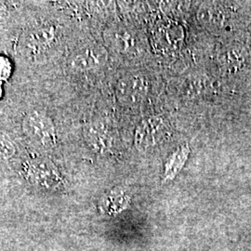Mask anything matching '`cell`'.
I'll use <instances>...</instances> for the list:
<instances>
[{
  "mask_svg": "<svg viewBox=\"0 0 251 251\" xmlns=\"http://www.w3.org/2000/svg\"><path fill=\"white\" fill-rule=\"evenodd\" d=\"M27 138L41 148H51L57 143V134L51 118L39 111L28 113L23 122Z\"/></svg>",
  "mask_w": 251,
  "mask_h": 251,
  "instance_id": "6da1fadb",
  "label": "cell"
},
{
  "mask_svg": "<svg viewBox=\"0 0 251 251\" xmlns=\"http://www.w3.org/2000/svg\"><path fill=\"white\" fill-rule=\"evenodd\" d=\"M107 51L99 44H88L75 50L68 60V66L77 72L97 69L107 62Z\"/></svg>",
  "mask_w": 251,
  "mask_h": 251,
  "instance_id": "7a4b0ae2",
  "label": "cell"
},
{
  "mask_svg": "<svg viewBox=\"0 0 251 251\" xmlns=\"http://www.w3.org/2000/svg\"><path fill=\"white\" fill-rule=\"evenodd\" d=\"M166 133V124L161 118H148L137 127L135 133V144L141 150L148 149L160 144Z\"/></svg>",
  "mask_w": 251,
  "mask_h": 251,
  "instance_id": "3957f363",
  "label": "cell"
},
{
  "mask_svg": "<svg viewBox=\"0 0 251 251\" xmlns=\"http://www.w3.org/2000/svg\"><path fill=\"white\" fill-rule=\"evenodd\" d=\"M148 91V84L143 76L133 75L120 81L117 86L119 99L127 104H136L144 99Z\"/></svg>",
  "mask_w": 251,
  "mask_h": 251,
  "instance_id": "277c9868",
  "label": "cell"
},
{
  "mask_svg": "<svg viewBox=\"0 0 251 251\" xmlns=\"http://www.w3.org/2000/svg\"><path fill=\"white\" fill-rule=\"evenodd\" d=\"M104 38L108 45L118 53H133L138 50L136 36L125 28L110 29L105 33Z\"/></svg>",
  "mask_w": 251,
  "mask_h": 251,
  "instance_id": "5b68a950",
  "label": "cell"
},
{
  "mask_svg": "<svg viewBox=\"0 0 251 251\" xmlns=\"http://www.w3.org/2000/svg\"><path fill=\"white\" fill-rule=\"evenodd\" d=\"M56 35L55 28L52 25H43L28 33L25 38L27 50L38 52L47 49L53 42Z\"/></svg>",
  "mask_w": 251,
  "mask_h": 251,
  "instance_id": "8992f818",
  "label": "cell"
},
{
  "mask_svg": "<svg viewBox=\"0 0 251 251\" xmlns=\"http://www.w3.org/2000/svg\"><path fill=\"white\" fill-rule=\"evenodd\" d=\"M86 139L97 150H104L110 145V136L104 126L96 123L89 126L86 130Z\"/></svg>",
  "mask_w": 251,
  "mask_h": 251,
  "instance_id": "52a82bcc",
  "label": "cell"
},
{
  "mask_svg": "<svg viewBox=\"0 0 251 251\" xmlns=\"http://www.w3.org/2000/svg\"><path fill=\"white\" fill-rule=\"evenodd\" d=\"M188 147L181 146L171 155V159L166 165V179H172L180 171L188 157Z\"/></svg>",
  "mask_w": 251,
  "mask_h": 251,
  "instance_id": "ba28073f",
  "label": "cell"
},
{
  "mask_svg": "<svg viewBox=\"0 0 251 251\" xmlns=\"http://www.w3.org/2000/svg\"><path fill=\"white\" fill-rule=\"evenodd\" d=\"M221 11L222 10H220L217 7L206 5L200 9L199 18L201 22L207 25H219L223 21Z\"/></svg>",
  "mask_w": 251,
  "mask_h": 251,
  "instance_id": "9c48e42d",
  "label": "cell"
},
{
  "mask_svg": "<svg viewBox=\"0 0 251 251\" xmlns=\"http://www.w3.org/2000/svg\"><path fill=\"white\" fill-rule=\"evenodd\" d=\"M15 152V144L8 135L0 134V154L9 157Z\"/></svg>",
  "mask_w": 251,
  "mask_h": 251,
  "instance_id": "30bf717a",
  "label": "cell"
},
{
  "mask_svg": "<svg viewBox=\"0 0 251 251\" xmlns=\"http://www.w3.org/2000/svg\"><path fill=\"white\" fill-rule=\"evenodd\" d=\"M12 74V64L9 58L0 55V80L9 79Z\"/></svg>",
  "mask_w": 251,
  "mask_h": 251,
  "instance_id": "8fae6325",
  "label": "cell"
},
{
  "mask_svg": "<svg viewBox=\"0 0 251 251\" xmlns=\"http://www.w3.org/2000/svg\"><path fill=\"white\" fill-rule=\"evenodd\" d=\"M5 10H6V9H5L4 5H2V3H0V15H1Z\"/></svg>",
  "mask_w": 251,
  "mask_h": 251,
  "instance_id": "7c38bea8",
  "label": "cell"
},
{
  "mask_svg": "<svg viewBox=\"0 0 251 251\" xmlns=\"http://www.w3.org/2000/svg\"><path fill=\"white\" fill-rule=\"evenodd\" d=\"M2 95H3V90H2V88L0 87V99H1V97H2Z\"/></svg>",
  "mask_w": 251,
  "mask_h": 251,
  "instance_id": "4fadbf2b",
  "label": "cell"
}]
</instances>
